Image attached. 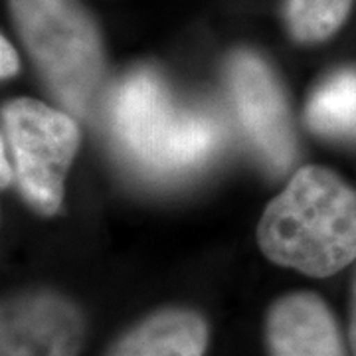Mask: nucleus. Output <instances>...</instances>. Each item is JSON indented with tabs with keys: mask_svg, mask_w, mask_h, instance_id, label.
<instances>
[{
	"mask_svg": "<svg viewBox=\"0 0 356 356\" xmlns=\"http://www.w3.org/2000/svg\"><path fill=\"white\" fill-rule=\"evenodd\" d=\"M107 127L117 153L140 175L182 178L212 161L222 127L204 109L180 103L161 77L139 70L111 91Z\"/></svg>",
	"mask_w": 356,
	"mask_h": 356,
	"instance_id": "obj_1",
	"label": "nucleus"
},
{
	"mask_svg": "<svg viewBox=\"0 0 356 356\" xmlns=\"http://www.w3.org/2000/svg\"><path fill=\"white\" fill-rule=\"evenodd\" d=\"M257 243L277 266L331 277L356 261V191L325 166L299 168L267 204Z\"/></svg>",
	"mask_w": 356,
	"mask_h": 356,
	"instance_id": "obj_2",
	"label": "nucleus"
},
{
	"mask_svg": "<svg viewBox=\"0 0 356 356\" xmlns=\"http://www.w3.org/2000/svg\"><path fill=\"white\" fill-rule=\"evenodd\" d=\"M28 58L51 97L86 117L102 86L105 51L99 26L79 0H8Z\"/></svg>",
	"mask_w": 356,
	"mask_h": 356,
	"instance_id": "obj_3",
	"label": "nucleus"
},
{
	"mask_svg": "<svg viewBox=\"0 0 356 356\" xmlns=\"http://www.w3.org/2000/svg\"><path fill=\"white\" fill-rule=\"evenodd\" d=\"M0 117V151L10 161L13 184L38 214H56L81 140L76 117L30 97L6 102Z\"/></svg>",
	"mask_w": 356,
	"mask_h": 356,
	"instance_id": "obj_4",
	"label": "nucleus"
},
{
	"mask_svg": "<svg viewBox=\"0 0 356 356\" xmlns=\"http://www.w3.org/2000/svg\"><path fill=\"white\" fill-rule=\"evenodd\" d=\"M224 81L248 145L269 175L281 177L297 159V140L285 89L273 67L252 50L232 51Z\"/></svg>",
	"mask_w": 356,
	"mask_h": 356,
	"instance_id": "obj_5",
	"label": "nucleus"
},
{
	"mask_svg": "<svg viewBox=\"0 0 356 356\" xmlns=\"http://www.w3.org/2000/svg\"><path fill=\"white\" fill-rule=\"evenodd\" d=\"M86 341L81 309L54 291H28L2 303L0 356H79Z\"/></svg>",
	"mask_w": 356,
	"mask_h": 356,
	"instance_id": "obj_6",
	"label": "nucleus"
},
{
	"mask_svg": "<svg viewBox=\"0 0 356 356\" xmlns=\"http://www.w3.org/2000/svg\"><path fill=\"white\" fill-rule=\"evenodd\" d=\"M266 344L269 356H346L332 311L311 291L287 293L269 307Z\"/></svg>",
	"mask_w": 356,
	"mask_h": 356,
	"instance_id": "obj_7",
	"label": "nucleus"
},
{
	"mask_svg": "<svg viewBox=\"0 0 356 356\" xmlns=\"http://www.w3.org/2000/svg\"><path fill=\"white\" fill-rule=\"evenodd\" d=\"M208 325L191 309H163L129 329L107 356H204Z\"/></svg>",
	"mask_w": 356,
	"mask_h": 356,
	"instance_id": "obj_8",
	"label": "nucleus"
},
{
	"mask_svg": "<svg viewBox=\"0 0 356 356\" xmlns=\"http://www.w3.org/2000/svg\"><path fill=\"white\" fill-rule=\"evenodd\" d=\"M305 125L323 139L356 145V67L318 81L307 99Z\"/></svg>",
	"mask_w": 356,
	"mask_h": 356,
	"instance_id": "obj_9",
	"label": "nucleus"
},
{
	"mask_svg": "<svg viewBox=\"0 0 356 356\" xmlns=\"http://www.w3.org/2000/svg\"><path fill=\"white\" fill-rule=\"evenodd\" d=\"M355 0H285V28L297 44H321L332 38L346 22Z\"/></svg>",
	"mask_w": 356,
	"mask_h": 356,
	"instance_id": "obj_10",
	"label": "nucleus"
},
{
	"mask_svg": "<svg viewBox=\"0 0 356 356\" xmlns=\"http://www.w3.org/2000/svg\"><path fill=\"white\" fill-rule=\"evenodd\" d=\"M20 70V56L14 50V46L6 40V36L0 38V76L2 79H10Z\"/></svg>",
	"mask_w": 356,
	"mask_h": 356,
	"instance_id": "obj_11",
	"label": "nucleus"
},
{
	"mask_svg": "<svg viewBox=\"0 0 356 356\" xmlns=\"http://www.w3.org/2000/svg\"><path fill=\"white\" fill-rule=\"evenodd\" d=\"M348 341L350 350L356 356V273L353 280V291H350V321H348Z\"/></svg>",
	"mask_w": 356,
	"mask_h": 356,
	"instance_id": "obj_12",
	"label": "nucleus"
}]
</instances>
